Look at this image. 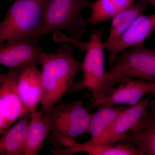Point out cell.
Masks as SVG:
<instances>
[{
    "mask_svg": "<svg viewBox=\"0 0 155 155\" xmlns=\"http://www.w3.org/2000/svg\"><path fill=\"white\" fill-rule=\"evenodd\" d=\"M43 112L52 109L75 84V76L82 71V64L75 58L71 48L63 45L55 53L44 51L40 58Z\"/></svg>",
    "mask_w": 155,
    "mask_h": 155,
    "instance_id": "obj_1",
    "label": "cell"
},
{
    "mask_svg": "<svg viewBox=\"0 0 155 155\" xmlns=\"http://www.w3.org/2000/svg\"><path fill=\"white\" fill-rule=\"evenodd\" d=\"M93 114L84 107L82 101L70 104L62 102L45 112L44 115L51 129L48 141L55 149L74 145L79 135L88 133Z\"/></svg>",
    "mask_w": 155,
    "mask_h": 155,
    "instance_id": "obj_2",
    "label": "cell"
},
{
    "mask_svg": "<svg viewBox=\"0 0 155 155\" xmlns=\"http://www.w3.org/2000/svg\"><path fill=\"white\" fill-rule=\"evenodd\" d=\"M48 0H14L0 24V44L19 39L41 38Z\"/></svg>",
    "mask_w": 155,
    "mask_h": 155,
    "instance_id": "obj_3",
    "label": "cell"
},
{
    "mask_svg": "<svg viewBox=\"0 0 155 155\" xmlns=\"http://www.w3.org/2000/svg\"><path fill=\"white\" fill-rule=\"evenodd\" d=\"M102 36L101 30L95 29L92 32L82 63L83 78L68 91L73 92L88 90L91 92V107H97L115 90L109 86L106 78Z\"/></svg>",
    "mask_w": 155,
    "mask_h": 155,
    "instance_id": "obj_4",
    "label": "cell"
},
{
    "mask_svg": "<svg viewBox=\"0 0 155 155\" xmlns=\"http://www.w3.org/2000/svg\"><path fill=\"white\" fill-rule=\"evenodd\" d=\"M92 4L90 0H48L40 36L64 30L71 38L79 40L86 33L89 25L81 13L85 9H91Z\"/></svg>",
    "mask_w": 155,
    "mask_h": 155,
    "instance_id": "obj_5",
    "label": "cell"
},
{
    "mask_svg": "<svg viewBox=\"0 0 155 155\" xmlns=\"http://www.w3.org/2000/svg\"><path fill=\"white\" fill-rule=\"evenodd\" d=\"M120 54L110 69L106 71L109 86L114 87L129 78L155 82V49L141 45Z\"/></svg>",
    "mask_w": 155,
    "mask_h": 155,
    "instance_id": "obj_6",
    "label": "cell"
},
{
    "mask_svg": "<svg viewBox=\"0 0 155 155\" xmlns=\"http://www.w3.org/2000/svg\"><path fill=\"white\" fill-rule=\"evenodd\" d=\"M39 39L16 40L0 44V64L9 70L19 72L36 67L44 51L39 45Z\"/></svg>",
    "mask_w": 155,
    "mask_h": 155,
    "instance_id": "obj_7",
    "label": "cell"
},
{
    "mask_svg": "<svg viewBox=\"0 0 155 155\" xmlns=\"http://www.w3.org/2000/svg\"><path fill=\"white\" fill-rule=\"evenodd\" d=\"M21 72L9 70L0 75V135L2 136L23 112L17 80Z\"/></svg>",
    "mask_w": 155,
    "mask_h": 155,
    "instance_id": "obj_8",
    "label": "cell"
},
{
    "mask_svg": "<svg viewBox=\"0 0 155 155\" xmlns=\"http://www.w3.org/2000/svg\"><path fill=\"white\" fill-rule=\"evenodd\" d=\"M155 31V14H142L116 41L103 43L105 49L110 52V64L112 65L119 54L128 48L143 45V42Z\"/></svg>",
    "mask_w": 155,
    "mask_h": 155,
    "instance_id": "obj_9",
    "label": "cell"
},
{
    "mask_svg": "<svg viewBox=\"0 0 155 155\" xmlns=\"http://www.w3.org/2000/svg\"><path fill=\"white\" fill-rule=\"evenodd\" d=\"M155 93V82L129 78L119 84L117 88L101 103L97 108L112 107L117 105L132 106L138 104L145 95Z\"/></svg>",
    "mask_w": 155,
    "mask_h": 155,
    "instance_id": "obj_10",
    "label": "cell"
},
{
    "mask_svg": "<svg viewBox=\"0 0 155 155\" xmlns=\"http://www.w3.org/2000/svg\"><path fill=\"white\" fill-rule=\"evenodd\" d=\"M150 106V111L118 142L135 147L142 155H155V101Z\"/></svg>",
    "mask_w": 155,
    "mask_h": 155,
    "instance_id": "obj_11",
    "label": "cell"
},
{
    "mask_svg": "<svg viewBox=\"0 0 155 155\" xmlns=\"http://www.w3.org/2000/svg\"><path fill=\"white\" fill-rule=\"evenodd\" d=\"M152 97H147L122 111L97 143L114 145L119 142L147 114Z\"/></svg>",
    "mask_w": 155,
    "mask_h": 155,
    "instance_id": "obj_12",
    "label": "cell"
},
{
    "mask_svg": "<svg viewBox=\"0 0 155 155\" xmlns=\"http://www.w3.org/2000/svg\"><path fill=\"white\" fill-rule=\"evenodd\" d=\"M17 87L23 105L22 115L36 111L42 94L41 72L38 68L29 67L20 72L17 80Z\"/></svg>",
    "mask_w": 155,
    "mask_h": 155,
    "instance_id": "obj_13",
    "label": "cell"
},
{
    "mask_svg": "<svg viewBox=\"0 0 155 155\" xmlns=\"http://www.w3.org/2000/svg\"><path fill=\"white\" fill-rule=\"evenodd\" d=\"M84 153L90 155H142L135 147L127 144L115 145L94 142L91 140L84 143L76 142L67 148H57L50 153L54 155H70Z\"/></svg>",
    "mask_w": 155,
    "mask_h": 155,
    "instance_id": "obj_14",
    "label": "cell"
},
{
    "mask_svg": "<svg viewBox=\"0 0 155 155\" xmlns=\"http://www.w3.org/2000/svg\"><path fill=\"white\" fill-rule=\"evenodd\" d=\"M31 114L22 115L18 122L10 127L0 139V154L22 155L30 122Z\"/></svg>",
    "mask_w": 155,
    "mask_h": 155,
    "instance_id": "obj_15",
    "label": "cell"
},
{
    "mask_svg": "<svg viewBox=\"0 0 155 155\" xmlns=\"http://www.w3.org/2000/svg\"><path fill=\"white\" fill-rule=\"evenodd\" d=\"M44 114L42 110L31 114L22 155H38L49 135L51 129Z\"/></svg>",
    "mask_w": 155,
    "mask_h": 155,
    "instance_id": "obj_16",
    "label": "cell"
},
{
    "mask_svg": "<svg viewBox=\"0 0 155 155\" xmlns=\"http://www.w3.org/2000/svg\"><path fill=\"white\" fill-rule=\"evenodd\" d=\"M148 4L138 1L135 5L120 11L112 18L110 30L105 44L116 41L125 33L135 19L145 11Z\"/></svg>",
    "mask_w": 155,
    "mask_h": 155,
    "instance_id": "obj_17",
    "label": "cell"
},
{
    "mask_svg": "<svg viewBox=\"0 0 155 155\" xmlns=\"http://www.w3.org/2000/svg\"><path fill=\"white\" fill-rule=\"evenodd\" d=\"M127 108L128 107L126 105L97 108V112L92 116L87 133L91 135L92 141L98 142L119 115Z\"/></svg>",
    "mask_w": 155,
    "mask_h": 155,
    "instance_id": "obj_18",
    "label": "cell"
},
{
    "mask_svg": "<svg viewBox=\"0 0 155 155\" xmlns=\"http://www.w3.org/2000/svg\"><path fill=\"white\" fill-rule=\"evenodd\" d=\"M139 1L143 2L146 3L148 5L149 4H151L155 9V0H139Z\"/></svg>",
    "mask_w": 155,
    "mask_h": 155,
    "instance_id": "obj_19",
    "label": "cell"
},
{
    "mask_svg": "<svg viewBox=\"0 0 155 155\" xmlns=\"http://www.w3.org/2000/svg\"><path fill=\"white\" fill-rule=\"evenodd\" d=\"M154 96H155V94H154Z\"/></svg>",
    "mask_w": 155,
    "mask_h": 155,
    "instance_id": "obj_20",
    "label": "cell"
}]
</instances>
